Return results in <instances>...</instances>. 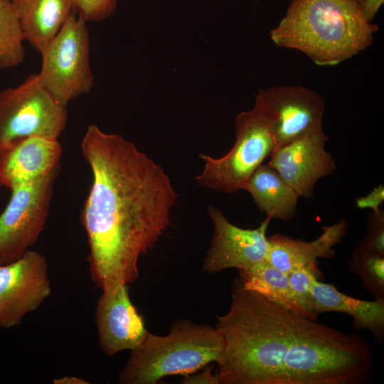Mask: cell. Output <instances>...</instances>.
<instances>
[{
  "instance_id": "27",
  "label": "cell",
  "mask_w": 384,
  "mask_h": 384,
  "mask_svg": "<svg viewBox=\"0 0 384 384\" xmlns=\"http://www.w3.org/2000/svg\"><path fill=\"white\" fill-rule=\"evenodd\" d=\"M358 9L369 21L372 22L384 0H355Z\"/></svg>"
},
{
  "instance_id": "17",
  "label": "cell",
  "mask_w": 384,
  "mask_h": 384,
  "mask_svg": "<svg viewBox=\"0 0 384 384\" xmlns=\"http://www.w3.org/2000/svg\"><path fill=\"white\" fill-rule=\"evenodd\" d=\"M25 41L39 53L58 33L73 10L72 0H11Z\"/></svg>"
},
{
  "instance_id": "15",
  "label": "cell",
  "mask_w": 384,
  "mask_h": 384,
  "mask_svg": "<svg viewBox=\"0 0 384 384\" xmlns=\"http://www.w3.org/2000/svg\"><path fill=\"white\" fill-rule=\"evenodd\" d=\"M348 225L346 220H342L331 225L323 226L322 234L311 242L280 234L267 237L269 249L266 261L287 274L300 267L317 265L319 258L334 256V247L346 234Z\"/></svg>"
},
{
  "instance_id": "26",
  "label": "cell",
  "mask_w": 384,
  "mask_h": 384,
  "mask_svg": "<svg viewBox=\"0 0 384 384\" xmlns=\"http://www.w3.org/2000/svg\"><path fill=\"white\" fill-rule=\"evenodd\" d=\"M212 368H208L201 373L192 375H185L182 379V383L185 384H219L220 379L218 373L213 374Z\"/></svg>"
},
{
  "instance_id": "6",
  "label": "cell",
  "mask_w": 384,
  "mask_h": 384,
  "mask_svg": "<svg viewBox=\"0 0 384 384\" xmlns=\"http://www.w3.org/2000/svg\"><path fill=\"white\" fill-rule=\"evenodd\" d=\"M86 23L73 11L40 53L42 63L38 75L45 88L65 107L80 95L89 93L94 84Z\"/></svg>"
},
{
  "instance_id": "3",
  "label": "cell",
  "mask_w": 384,
  "mask_h": 384,
  "mask_svg": "<svg viewBox=\"0 0 384 384\" xmlns=\"http://www.w3.org/2000/svg\"><path fill=\"white\" fill-rule=\"evenodd\" d=\"M378 29L355 0H292L270 37L318 65H335L370 46Z\"/></svg>"
},
{
  "instance_id": "13",
  "label": "cell",
  "mask_w": 384,
  "mask_h": 384,
  "mask_svg": "<svg viewBox=\"0 0 384 384\" xmlns=\"http://www.w3.org/2000/svg\"><path fill=\"white\" fill-rule=\"evenodd\" d=\"M102 291L95 310L102 350L111 356L122 351L135 349L149 332L132 303L127 284H117Z\"/></svg>"
},
{
  "instance_id": "2",
  "label": "cell",
  "mask_w": 384,
  "mask_h": 384,
  "mask_svg": "<svg viewBox=\"0 0 384 384\" xmlns=\"http://www.w3.org/2000/svg\"><path fill=\"white\" fill-rule=\"evenodd\" d=\"M80 147L92 174L80 215L91 278L102 290L128 285L169 225L178 194L161 166L120 134L90 124Z\"/></svg>"
},
{
  "instance_id": "1",
  "label": "cell",
  "mask_w": 384,
  "mask_h": 384,
  "mask_svg": "<svg viewBox=\"0 0 384 384\" xmlns=\"http://www.w3.org/2000/svg\"><path fill=\"white\" fill-rule=\"evenodd\" d=\"M215 329L224 341L220 383L363 384L373 371L363 337L287 309L239 280Z\"/></svg>"
},
{
  "instance_id": "9",
  "label": "cell",
  "mask_w": 384,
  "mask_h": 384,
  "mask_svg": "<svg viewBox=\"0 0 384 384\" xmlns=\"http://www.w3.org/2000/svg\"><path fill=\"white\" fill-rule=\"evenodd\" d=\"M50 292L48 263L41 253L28 250L17 260L0 265V327L19 325Z\"/></svg>"
},
{
  "instance_id": "21",
  "label": "cell",
  "mask_w": 384,
  "mask_h": 384,
  "mask_svg": "<svg viewBox=\"0 0 384 384\" xmlns=\"http://www.w3.org/2000/svg\"><path fill=\"white\" fill-rule=\"evenodd\" d=\"M351 267L376 298L384 297V256L373 252L361 242L353 252Z\"/></svg>"
},
{
  "instance_id": "23",
  "label": "cell",
  "mask_w": 384,
  "mask_h": 384,
  "mask_svg": "<svg viewBox=\"0 0 384 384\" xmlns=\"http://www.w3.org/2000/svg\"><path fill=\"white\" fill-rule=\"evenodd\" d=\"M74 11L87 21L100 22L115 11L117 0H72Z\"/></svg>"
},
{
  "instance_id": "22",
  "label": "cell",
  "mask_w": 384,
  "mask_h": 384,
  "mask_svg": "<svg viewBox=\"0 0 384 384\" xmlns=\"http://www.w3.org/2000/svg\"><path fill=\"white\" fill-rule=\"evenodd\" d=\"M319 270L317 265H309L290 272L288 275L292 294L302 311V314L316 320L314 312L312 286L318 279Z\"/></svg>"
},
{
  "instance_id": "11",
  "label": "cell",
  "mask_w": 384,
  "mask_h": 384,
  "mask_svg": "<svg viewBox=\"0 0 384 384\" xmlns=\"http://www.w3.org/2000/svg\"><path fill=\"white\" fill-rule=\"evenodd\" d=\"M208 211L214 233L204 261V271L239 270L266 260L269 249L266 232L271 216L267 215L257 228L243 229L232 224L220 210L209 206Z\"/></svg>"
},
{
  "instance_id": "8",
  "label": "cell",
  "mask_w": 384,
  "mask_h": 384,
  "mask_svg": "<svg viewBox=\"0 0 384 384\" xmlns=\"http://www.w3.org/2000/svg\"><path fill=\"white\" fill-rule=\"evenodd\" d=\"M60 164L38 180L11 191L0 214V265L21 257L38 239L48 216Z\"/></svg>"
},
{
  "instance_id": "29",
  "label": "cell",
  "mask_w": 384,
  "mask_h": 384,
  "mask_svg": "<svg viewBox=\"0 0 384 384\" xmlns=\"http://www.w3.org/2000/svg\"><path fill=\"white\" fill-rule=\"evenodd\" d=\"M1 186H2L1 183V181H0V189H1Z\"/></svg>"
},
{
  "instance_id": "14",
  "label": "cell",
  "mask_w": 384,
  "mask_h": 384,
  "mask_svg": "<svg viewBox=\"0 0 384 384\" xmlns=\"http://www.w3.org/2000/svg\"><path fill=\"white\" fill-rule=\"evenodd\" d=\"M58 139L30 137L0 150V181L12 190L31 183L60 164Z\"/></svg>"
},
{
  "instance_id": "12",
  "label": "cell",
  "mask_w": 384,
  "mask_h": 384,
  "mask_svg": "<svg viewBox=\"0 0 384 384\" xmlns=\"http://www.w3.org/2000/svg\"><path fill=\"white\" fill-rule=\"evenodd\" d=\"M327 140L323 128L312 131L274 149L268 164L299 197L311 198L318 181L336 169L334 159L325 150Z\"/></svg>"
},
{
  "instance_id": "18",
  "label": "cell",
  "mask_w": 384,
  "mask_h": 384,
  "mask_svg": "<svg viewBox=\"0 0 384 384\" xmlns=\"http://www.w3.org/2000/svg\"><path fill=\"white\" fill-rule=\"evenodd\" d=\"M245 190L258 209L272 218L289 220L296 213L299 196L268 163L253 172Z\"/></svg>"
},
{
  "instance_id": "28",
  "label": "cell",
  "mask_w": 384,
  "mask_h": 384,
  "mask_svg": "<svg viewBox=\"0 0 384 384\" xmlns=\"http://www.w3.org/2000/svg\"><path fill=\"white\" fill-rule=\"evenodd\" d=\"M55 384H88L87 380L76 376H63L61 378L54 379L53 381Z\"/></svg>"
},
{
  "instance_id": "16",
  "label": "cell",
  "mask_w": 384,
  "mask_h": 384,
  "mask_svg": "<svg viewBox=\"0 0 384 384\" xmlns=\"http://www.w3.org/2000/svg\"><path fill=\"white\" fill-rule=\"evenodd\" d=\"M314 309L318 316L336 311L350 315L358 329H368L378 341L384 337V297L365 301L339 292L330 284L315 279L312 286Z\"/></svg>"
},
{
  "instance_id": "19",
  "label": "cell",
  "mask_w": 384,
  "mask_h": 384,
  "mask_svg": "<svg viewBox=\"0 0 384 384\" xmlns=\"http://www.w3.org/2000/svg\"><path fill=\"white\" fill-rule=\"evenodd\" d=\"M238 271L240 277L239 281L242 287L256 292L287 309L302 314L292 294L287 274L266 260Z\"/></svg>"
},
{
  "instance_id": "4",
  "label": "cell",
  "mask_w": 384,
  "mask_h": 384,
  "mask_svg": "<svg viewBox=\"0 0 384 384\" xmlns=\"http://www.w3.org/2000/svg\"><path fill=\"white\" fill-rule=\"evenodd\" d=\"M224 351L221 334L208 326L179 321L167 336L150 333L135 349L119 375L122 384H154L164 377L188 375L212 362Z\"/></svg>"
},
{
  "instance_id": "7",
  "label": "cell",
  "mask_w": 384,
  "mask_h": 384,
  "mask_svg": "<svg viewBox=\"0 0 384 384\" xmlns=\"http://www.w3.org/2000/svg\"><path fill=\"white\" fill-rule=\"evenodd\" d=\"M66 107L45 88L38 74L0 92V150L30 137L58 139L65 128Z\"/></svg>"
},
{
  "instance_id": "24",
  "label": "cell",
  "mask_w": 384,
  "mask_h": 384,
  "mask_svg": "<svg viewBox=\"0 0 384 384\" xmlns=\"http://www.w3.org/2000/svg\"><path fill=\"white\" fill-rule=\"evenodd\" d=\"M368 232L362 242L373 252L384 256V215L373 213L369 220Z\"/></svg>"
},
{
  "instance_id": "10",
  "label": "cell",
  "mask_w": 384,
  "mask_h": 384,
  "mask_svg": "<svg viewBox=\"0 0 384 384\" xmlns=\"http://www.w3.org/2000/svg\"><path fill=\"white\" fill-rule=\"evenodd\" d=\"M257 95L271 118L274 149L322 128L325 103L315 91L302 86H277L260 89Z\"/></svg>"
},
{
  "instance_id": "5",
  "label": "cell",
  "mask_w": 384,
  "mask_h": 384,
  "mask_svg": "<svg viewBox=\"0 0 384 384\" xmlns=\"http://www.w3.org/2000/svg\"><path fill=\"white\" fill-rule=\"evenodd\" d=\"M235 129V144L225 156L199 154L204 166L196 178L198 186L225 193L245 190L249 178L270 156L274 148L272 121L258 95L251 110L236 116Z\"/></svg>"
},
{
  "instance_id": "25",
  "label": "cell",
  "mask_w": 384,
  "mask_h": 384,
  "mask_svg": "<svg viewBox=\"0 0 384 384\" xmlns=\"http://www.w3.org/2000/svg\"><path fill=\"white\" fill-rule=\"evenodd\" d=\"M384 201V187L379 185L375 187L366 196L357 198L355 200L356 206L359 209L370 208L373 213L379 215L381 213L380 207Z\"/></svg>"
},
{
  "instance_id": "20",
  "label": "cell",
  "mask_w": 384,
  "mask_h": 384,
  "mask_svg": "<svg viewBox=\"0 0 384 384\" xmlns=\"http://www.w3.org/2000/svg\"><path fill=\"white\" fill-rule=\"evenodd\" d=\"M25 41L11 0H0V68L18 66L24 60Z\"/></svg>"
}]
</instances>
